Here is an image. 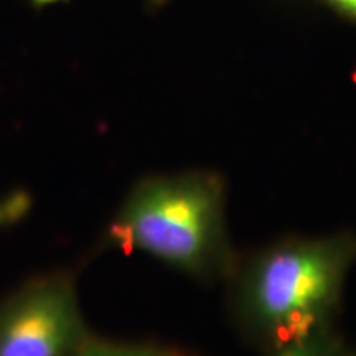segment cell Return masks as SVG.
Returning <instances> with one entry per match:
<instances>
[{"label":"cell","instance_id":"6da1fadb","mask_svg":"<svg viewBox=\"0 0 356 356\" xmlns=\"http://www.w3.org/2000/svg\"><path fill=\"white\" fill-rule=\"evenodd\" d=\"M355 264V231L266 244L239 256L226 280L231 318L248 343L266 355L330 328Z\"/></svg>","mask_w":356,"mask_h":356},{"label":"cell","instance_id":"7a4b0ae2","mask_svg":"<svg viewBox=\"0 0 356 356\" xmlns=\"http://www.w3.org/2000/svg\"><path fill=\"white\" fill-rule=\"evenodd\" d=\"M221 173L186 170L142 177L106 229L102 249L144 252L190 277L228 280L239 254L226 222Z\"/></svg>","mask_w":356,"mask_h":356},{"label":"cell","instance_id":"3957f363","mask_svg":"<svg viewBox=\"0 0 356 356\" xmlns=\"http://www.w3.org/2000/svg\"><path fill=\"white\" fill-rule=\"evenodd\" d=\"M89 335L71 270L29 279L0 300V356H76Z\"/></svg>","mask_w":356,"mask_h":356},{"label":"cell","instance_id":"277c9868","mask_svg":"<svg viewBox=\"0 0 356 356\" xmlns=\"http://www.w3.org/2000/svg\"><path fill=\"white\" fill-rule=\"evenodd\" d=\"M76 356H195L188 350L160 341H118L89 335Z\"/></svg>","mask_w":356,"mask_h":356},{"label":"cell","instance_id":"5b68a950","mask_svg":"<svg viewBox=\"0 0 356 356\" xmlns=\"http://www.w3.org/2000/svg\"><path fill=\"white\" fill-rule=\"evenodd\" d=\"M267 356H356V350L335 327H330L292 341Z\"/></svg>","mask_w":356,"mask_h":356},{"label":"cell","instance_id":"8992f818","mask_svg":"<svg viewBox=\"0 0 356 356\" xmlns=\"http://www.w3.org/2000/svg\"><path fill=\"white\" fill-rule=\"evenodd\" d=\"M32 198L24 190H17L0 200V228L15 225L29 215Z\"/></svg>","mask_w":356,"mask_h":356},{"label":"cell","instance_id":"52a82bcc","mask_svg":"<svg viewBox=\"0 0 356 356\" xmlns=\"http://www.w3.org/2000/svg\"><path fill=\"white\" fill-rule=\"evenodd\" d=\"M333 10H337L341 15L348 17L353 22H356V0H322Z\"/></svg>","mask_w":356,"mask_h":356},{"label":"cell","instance_id":"ba28073f","mask_svg":"<svg viewBox=\"0 0 356 356\" xmlns=\"http://www.w3.org/2000/svg\"><path fill=\"white\" fill-rule=\"evenodd\" d=\"M38 3H50V2H56V0H35Z\"/></svg>","mask_w":356,"mask_h":356},{"label":"cell","instance_id":"9c48e42d","mask_svg":"<svg viewBox=\"0 0 356 356\" xmlns=\"http://www.w3.org/2000/svg\"><path fill=\"white\" fill-rule=\"evenodd\" d=\"M150 2H154V3H157V6H160V3L167 2V0H150Z\"/></svg>","mask_w":356,"mask_h":356}]
</instances>
